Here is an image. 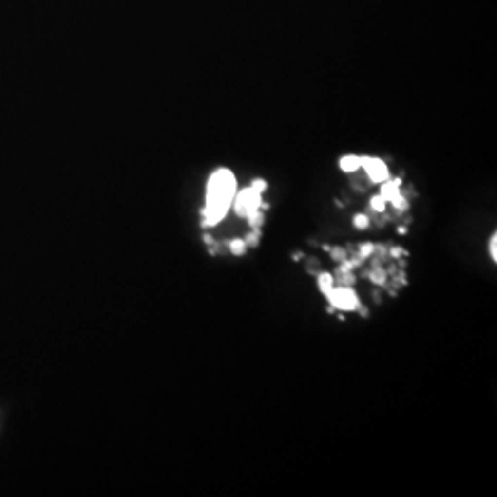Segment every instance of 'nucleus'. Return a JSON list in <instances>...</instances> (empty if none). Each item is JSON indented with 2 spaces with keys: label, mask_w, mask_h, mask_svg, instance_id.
Masks as SVG:
<instances>
[{
  "label": "nucleus",
  "mask_w": 497,
  "mask_h": 497,
  "mask_svg": "<svg viewBox=\"0 0 497 497\" xmlns=\"http://www.w3.org/2000/svg\"><path fill=\"white\" fill-rule=\"evenodd\" d=\"M370 278H372L374 284H380V286H383V284H385V278H387V274H385V271H383V269H374L372 274H370Z\"/></svg>",
  "instance_id": "ddd939ff"
},
{
  "label": "nucleus",
  "mask_w": 497,
  "mask_h": 497,
  "mask_svg": "<svg viewBox=\"0 0 497 497\" xmlns=\"http://www.w3.org/2000/svg\"><path fill=\"white\" fill-rule=\"evenodd\" d=\"M247 219H248V225L252 227V230H260L262 225H264V212L256 210V212H252L250 215H247Z\"/></svg>",
  "instance_id": "6e6552de"
},
{
  "label": "nucleus",
  "mask_w": 497,
  "mask_h": 497,
  "mask_svg": "<svg viewBox=\"0 0 497 497\" xmlns=\"http://www.w3.org/2000/svg\"><path fill=\"white\" fill-rule=\"evenodd\" d=\"M333 287V276L330 273H321L319 274V289L323 291L324 295Z\"/></svg>",
  "instance_id": "0eeeda50"
},
{
  "label": "nucleus",
  "mask_w": 497,
  "mask_h": 497,
  "mask_svg": "<svg viewBox=\"0 0 497 497\" xmlns=\"http://www.w3.org/2000/svg\"><path fill=\"white\" fill-rule=\"evenodd\" d=\"M234 210L240 217H247L252 212H256L262 208V193L256 191L254 188H245L240 193L234 195Z\"/></svg>",
  "instance_id": "f03ea898"
},
{
  "label": "nucleus",
  "mask_w": 497,
  "mask_h": 497,
  "mask_svg": "<svg viewBox=\"0 0 497 497\" xmlns=\"http://www.w3.org/2000/svg\"><path fill=\"white\" fill-rule=\"evenodd\" d=\"M250 188H254L256 191L264 193L265 188H267V182H265L264 179H254V181H252V184H250Z\"/></svg>",
  "instance_id": "f3484780"
},
{
  "label": "nucleus",
  "mask_w": 497,
  "mask_h": 497,
  "mask_svg": "<svg viewBox=\"0 0 497 497\" xmlns=\"http://www.w3.org/2000/svg\"><path fill=\"white\" fill-rule=\"evenodd\" d=\"M245 241L243 240H232L230 241V250H232V254H236V256H241L243 254V250H245Z\"/></svg>",
  "instance_id": "1a4fd4ad"
},
{
  "label": "nucleus",
  "mask_w": 497,
  "mask_h": 497,
  "mask_svg": "<svg viewBox=\"0 0 497 497\" xmlns=\"http://www.w3.org/2000/svg\"><path fill=\"white\" fill-rule=\"evenodd\" d=\"M339 166L343 172H348V173H350V172H356L357 168H361V158L356 157V155H346V157L341 158Z\"/></svg>",
  "instance_id": "423d86ee"
},
{
  "label": "nucleus",
  "mask_w": 497,
  "mask_h": 497,
  "mask_svg": "<svg viewBox=\"0 0 497 497\" xmlns=\"http://www.w3.org/2000/svg\"><path fill=\"white\" fill-rule=\"evenodd\" d=\"M368 225H370V221H368V215L357 214L356 217H354V227H356V229H359V230H364Z\"/></svg>",
  "instance_id": "9d476101"
},
{
  "label": "nucleus",
  "mask_w": 497,
  "mask_h": 497,
  "mask_svg": "<svg viewBox=\"0 0 497 497\" xmlns=\"http://www.w3.org/2000/svg\"><path fill=\"white\" fill-rule=\"evenodd\" d=\"M236 195V179L230 170H217L208 179L207 207L203 208V227H214L223 219Z\"/></svg>",
  "instance_id": "f257e3e1"
},
{
  "label": "nucleus",
  "mask_w": 497,
  "mask_h": 497,
  "mask_svg": "<svg viewBox=\"0 0 497 497\" xmlns=\"http://www.w3.org/2000/svg\"><path fill=\"white\" fill-rule=\"evenodd\" d=\"M337 276H339L341 284H344V286H348V287H350V286L354 284V280H356V278H354V274H352V271H350V273H337Z\"/></svg>",
  "instance_id": "4468645a"
},
{
  "label": "nucleus",
  "mask_w": 497,
  "mask_h": 497,
  "mask_svg": "<svg viewBox=\"0 0 497 497\" xmlns=\"http://www.w3.org/2000/svg\"><path fill=\"white\" fill-rule=\"evenodd\" d=\"M490 256H492L494 262H497V236L496 234L490 238Z\"/></svg>",
  "instance_id": "dca6fc26"
},
{
  "label": "nucleus",
  "mask_w": 497,
  "mask_h": 497,
  "mask_svg": "<svg viewBox=\"0 0 497 497\" xmlns=\"http://www.w3.org/2000/svg\"><path fill=\"white\" fill-rule=\"evenodd\" d=\"M361 166L366 170V173L372 179V182H383L389 179V170H387L385 162L380 158L361 157Z\"/></svg>",
  "instance_id": "20e7f679"
},
{
  "label": "nucleus",
  "mask_w": 497,
  "mask_h": 497,
  "mask_svg": "<svg viewBox=\"0 0 497 497\" xmlns=\"http://www.w3.org/2000/svg\"><path fill=\"white\" fill-rule=\"evenodd\" d=\"M401 254H405V250H403V248H392V256H394V258H400V256H401Z\"/></svg>",
  "instance_id": "aec40b11"
},
{
  "label": "nucleus",
  "mask_w": 497,
  "mask_h": 497,
  "mask_svg": "<svg viewBox=\"0 0 497 497\" xmlns=\"http://www.w3.org/2000/svg\"><path fill=\"white\" fill-rule=\"evenodd\" d=\"M400 184H401V179H396V181H383V184H381V197L385 199V201H392V199L396 197V195H400Z\"/></svg>",
  "instance_id": "39448f33"
},
{
  "label": "nucleus",
  "mask_w": 497,
  "mask_h": 497,
  "mask_svg": "<svg viewBox=\"0 0 497 497\" xmlns=\"http://www.w3.org/2000/svg\"><path fill=\"white\" fill-rule=\"evenodd\" d=\"M243 241H245V245H248V247H258V243H260V230H252Z\"/></svg>",
  "instance_id": "9b49d317"
},
{
  "label": "nucleus",
  "mask_w": 497,
  "mask_h": 497,
  "mask_svg": "<svg viewBox=\"0 0 497 497\" xmlns=\"http://www.w3.org/2000/svg\"><path fill=\"white\" fill-rule=\"evenodd\" d=\"M326 297L330 300L331 307H337V309H343V311H350V309H357L359 307V298L354 293L352 287L348 286H341V287H331Z\"/></svg>",
  "instance_id": "7ed1b4c3"
},
{
  "label": "nucleus",
  "mask_w": 497,
  "mask_h": 497,
  "mask_svg": "<svg viewBox=\"0 0 497 497\" xmlns=\"http://www.w3.org/2000/svg\"><path fill=\"white\" fill-rule=\"evenodd\" d=\"M385 205H387V201L381 197V195H376V197H372V201H370V207H372L376 212H383V210H385Z\"/></svg>",
  "instance_id": "f8f14e48"
},
{
  "label": "nucleus",
  "mask_w": 497,
  "mask_h": 497,
  "mask_svg": "<svg viewBox=\"0 0 497 497\" xmlns=\"http://www.w3.org/2000/svg\"><path fill=\"white\" fill-rule=\"evenodd\" d=\"M352 267H354L352 262H344V260H343V265L337 269V273H350V271H352Z\"/></svg>",
  "instance_id": "6ab92c4d"
},
{
  "label": "nucleus",
  "mask_w": 497,
  "mask_h": 497,
  "mask_svg": "<svg viewBox=\"0 0 497 497\" xmlns=\"http://www.w3.org/2000/svg\"><path fill=\"white\" fill-rule=\"evenodd\" d=\"M300 258H302V252H295V256H293V260H297V262H298Z\"/></svg>",
  "instance_id": "412c9836"
},
{
  "label": "nucleus",
  "mask_w": 497,
  "mask_h": 497,
  "mask_svg": "<svg viewBox=\"0 0 497 497\" xmlns=\"http://www.w3.org/2000/svg\"><path fill=\"white\" fill-rule=\"evenodd\" d=\"M330 250H331V258H333V260H337V262H341V260H344V258H346L344 250H343L341 247L330 248Z\"/></svg>",
  "instance_id": "a211bd4d"
},
{
  "label": "nucleus",
  "mask_w": 497,
  "mask_h": 497,
  "mask_svg": "<svg viewBox=\"0 0 497 497\" xmlns=\"http://www.w3.org/2000/svg\"><path fill=\"white\" fill-rule=\"evenodd\" d=\"M372 252H374V245H372V243H364V245H361V252H359V258H361V260H364V258L370 256Z\"/></svg>",
  "instance_id": "2eb2a0df"
},
{
  "label": "nucleus",
  "mask_w": 497,
  "mask_h": 497,
  "mask_svg": "<svg viewBox=\"0 0 497 497\" xmlns=\"http://www.w3.org/2000/svg\"><path fill=\"white\" fill-rule=\"evenodd\" d=\"M205 241H207V243H212V241H214V240H212V238H210V236H205Z\"/></svg>",
  "instance_id": "4be33fe9"
}]
</instances>
